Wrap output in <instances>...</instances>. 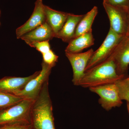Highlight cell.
I'll return each mask as SVG.
<instances>
[{
	"instance_id": "cell-1",
	"label": "cell",
	"mask_w": 129,
	"mask_h": 129,
	"mask_svg": "<svg viewBox=\"0 0 129 129\" xmlns=\"http://www.w3.org/2000/svg\"><path fill=\"white\" fill-rule=\"evenodd\" d=\"M30 119L33 129H56L48 80L44 83L39 95L34 101Z\"/></svg>"
},
{
	"instance_id": "cell-2",
	"label": "cell",
	"mask_w": 129,
	"mask_h": 129,
	"mask_svg": "<svg viewBox=\"0 0 129 129\" xmlns=\"http://www.w3.org/2000/svg\"><path fill=\"white\" fill-rule=\"evenodd\" d=\"M125 77V76L118 75L114 62L112 59L108 58L85 71L79 86L89 88L115 83Z\"/></svg>"
},
{
	"instance_id": "cell-3",
	"label": "cell",
	"mask_w": 129,
	"mask_h": 129,
	"mask_svg": "<svg viewBox=\"0 0 129 129\" xmlns=\"http://www.w3.org/2000/svg\"><path fill=\"white\" fill-rule=\"evenodd\" d=\"M34 101L23 99L17 104L0 111V126L17 122L30 123V111Z\"/></svg>"
},
{
	"instance_id": "cell-4",
	"label": "cell",
	"mask_w": 129,
	"mask_h": 129,
	"mask_svg": "<svg viewBox=\"0 0 129 129\" xmlns=\"http://www.w3.org/2000/svg\"><path fill=\"white\" fill-rule=\"evenodd\" d=\"M39 73L28 82L24 88L14 95L24 99L35 100L40 92L44 83L49 80L53 67L42 62Z\"/></svg>"
},
{
	"instance_id": "cell-5",
	"label": "cell",
	"mask_w": 129,
	"mask_h": 129,
	"mask_svg": "<svg viewBox=\"0 0 129 129\" xmlns=\"http://www.w3.org/2000/svg\"><path fill=\"white\" fill-rule=\"evenodd\" d=\"M124 36L118 34L109 29L108 34L101 45L94 51L86 66L85 72L108 58Z\"/></svg>"
},
{
	"instance_id": "cell-6",
	"label": "cell",
	"mask_w": 129,
	"mask_h": 129,
	"mask_svg": "<svg viewBox=\"0 0 129 129\" xmlns=\"http://www.w3.org/2000/svg\"><path fill=\"white\" fill-rule=\"evenodd\" d=\"M89 89L91 92L99 96L98 102L106 111H109L113 108L120 107L122 104V100L119 97L115 83L91 87Z\"/></svg>"
},
{
	"instance_id": "cell-7",
	"label": "cell",
	"mask_w": 129,
	"mask_h": 129,
	"mask_svg": "<svg viewBox=\"0 0 129 129\" xmlns=\"http://www.w3.org/2000/svg\"><path fill=\"white\" fill-rule=\"evenodd\" d=\"M110 23V28L118 34L126 35L128 22V10L103 3Z\"/></svg>"
},
{
	"instance_id": "cell-8",
	"label": "cell",
	"mask_w": 129,
	"mask_h": 129,
	"mask_svg": "<svg viewBox=\"0 0 129 129\" xmlns=\"http://www.w3.org/2000/svg\"><path fill=\"white\" fill-rule=\"evenodd\" d=\"M108 58L114 62L118 75L125 76L129 65V36L122 38Z\"/></svg>"
},
{
	"instance_id": "cell-9",
	"label": "cell",
	"mask_w": 129,
	"mask_h": 129,
	"mask_svg": "<svg viewBox=\"0 0 129 129\" xmlns=\"http://www.w3.org/2000/svg\"><path fill=\"white\" fill-rule=\"evenodd\" d=\"M94 52L92 49L83 53L65 52V55L73 68V75L72 81L74 85L78 86L85 73L86 66Z\"/></svg>"
},
{
	"instance_id": "cell-10",
	"label": "cell",
	"mask_w": 129,
	"mask_h": 129,
	"mask_svg": "<svg viewBox=\"0 0 129 129\" xmlns=\"http://www.w3.org/2000/svg\"><path fill=\"white\" fill-rule=\"evenodd\" d=\"M45 7L42 0L36 1L35 3L34 11L30 18L24 24L16 29L17 39H20L25 34L34 30L46 22Z\"/></svg>"
},
{
	"instance_id": "cell-11",
	"label": "cell",
	"mask_w": 129,
	"mask_h": 129,
	"mask_svg": "<svg viewBox=\"0 0 129 129\" xmlns=\"http://www.w3.org/2000/svg\"><path fill=\"white\" fill-rule=\"evenodd\" d=\"M37 71L30 76L25 77L6 76L0 79V92L14 95L24 88L26 84L39 73Z\"/></svg>"
},
{
	"instance_id": "cell-12",
	"label": "cell",
	"mask_w": 129,
	"mask_h": 129,
	"mask_svg": "<svg viewBox=\"0 0 129 129\" xmlns=\"http://www.w3.org/2000/svg\"><path fill=\"white\" fill-rule=\"evenodd\" d=\"M55 37V35L50 25L45 22L38 27L22 36L20 39L30 45L39 42L49 41Z\"/></svg>"
},
{
	"instance_id": "cell-13",
	"label": "cell",
	"mask_w": 129,
	"mask_h": 129,
	"mask_svg": "<svg viewBox=\"0 0 129 129\" xmlns=\"http://www.w3.org/2000/svg\"><path fill=\"white\" fill-rule=\"evenodd\" d=\"M84 16V14L75 15L69 13L64 25L55 37L61 39L64 42L69 43L74 39L77 25Z\"/></svg>"
},
{
	"instance_id": "cell-14",
	"label": "cell",
	"mask_w": 129,
	"mask_h": 129,
	"mask_svg": "<svg viewBox=\"0 0 129 129\" xmlns=\"http://www.w3.org/2000/svg\"><path fill=\"white\" fill-rule=\"evenodd\" d=\"M45 9L46 21L52 29L55 37L64 25L69 13L56 11L45 5Z\"/></svg>"
},
{
	"instance_id": "cell-15",
	"label": "cell",
	"mask_w": 129,
	"mask_h": 129,
	"mask_svg": "<svg viewBox=\"0 0 129 129\" xmlns=\"http://www.w3.org/2000/svg\"><path fill=\"white\" fill-rule=\"evenodd\" d=\"M94 41L92 32L80 35L69 42L65 49V52L80 53L84 49L94 45Z\"/></svg>"
},
{
	"instance_id": "cell-16",
	"label": "cell",
	"mask_w": 129,
	"mask_h": 129,
	"mask_svg": "<svg viewBox=\"0 0 129 129\" xmlns=\"http://www.w3.org/2000/svg\"><path fill=\"white\" fill-rule=\"evenodd\" d=\"M98 13V8L94 6L80 20L77 25L74 38L87 32H92V25L95 18Z\"/></svg>"
},
{
	"instance_id": "cell-17",
	"label": "cell",
	"mask_w": 129,
	"mask_h": 129,
	"mask_svg": "<svg viewBox=\"0 0 129 129\" xmlns=\"http://www.w3.org/2000/svg\"><path fill=\"white\" fill-rule=\"evenodd\" d=\"M23 99L15 95L0 92V111L17 104Z\"/></svg>"
},
{
	"instance_id": "cell-18",
	"label": "cell",
	"mask_w": 129,
	"mask_h": 129,
	"mask_svg": "<svg viewBox=\"0 0 129 129\" xmlns=\"http://www.w3.org/2000/svg\"><path fill=\"white\" fill-rule=\"evenodd\" d=\"M120 99L129 103V78L119 80L115 83Z\"/></svg>"
},
{
	"instance_id": "cell-19",
	"label": "cell",
	"mask_w": 129,
	"mask_h": 129,
	"mask_svg": "<svg viewBox=\"0 0 129 129\" xmlns=\"http://www.w3.org/2000/svg\"><path fill=\"white\" fill-rule=\"evenodd\" d=\"M0 129H33V127L29 122H17L0 126Z\"/></svg>"
},
{
	"instance_id": "cell-20",
	"label": "cell",
	"mask_w": 129,
	"mask_h": 129,
	"mask_svg": "<svg viewBox=\"0 0 129 129\" xmlns=\"http://www.w3.org/2000/svg\"><path fill=\"white\" fill-rule=\"evenodd\" d=\"M42 55L43 62L52 67H55L57 62L58 57L53 51L51 49L48 52L42 54Z\"/></svg>"
},
{
	"instance_id": "cell-21",
	"label": "cell",
	"mask_w": 129,
	"mask_h": 129,
	"mask_svg": "<svg viewBox=\"0 0 129 129\" xmlns=\"http://www.w3.org/2000/svg\"><path fill=\"white\" fill-rule=\"evenodd\" d=\"M49 41H46L36 42L30 45V46L35 48L42 54L48 52L51 50Z\"/></svg>"
},
{
	"instance_id": "cell-22",
	"label": "cell",
	"mask_w": 129,
	"mask_h": 129,
	"mask_svg": "<svg viewBox=\"0 0 129 129\" xmlns=\"http://www.w3.org/2000/svg\"><path fill=\"white\" fill-rule=\"evenodd\" d=\"M103 2L108 5L122 8L127 10L129 8V0H103Z\"/></svg>"
},
{
	"instance_id": "cell-23",
	"label": "cell",
	"mask_w": 129,
	"mask_h": 129,
	"mask_svg": "<svg viewBox=\"0 0 129 129\" xmlns=\"http://www.w3.org/2000/svg\"><path fill=\"white\" fill-rule=\"evenodd\" d=\"M127 14H128V22H127V29L126 35L129 36V8L128 10Z\"/></svg>"
},
{
	"instance_id": "cell-24",
	"label": "cell",
	"mask_w": 129,
	"mask_h": 129,
	"mask_svg": "<svg viewBox=\"0 0 129 129\" xmlns=\"http://www.w3.org/2000/svg\"><path fill=\"white\" fill-rule=\"evenodd\" d=\"M127 108L129 114V103H127Z\"/></svg>"
},
{
	"instance_id": "cell-25",
	"label": "cell",
	"mask_w": 129,
	"mask_h": 129,
	"mask_svg": "<svg viewBox=\"0 0 129 129\" xmlns=\"http://www.w3.org/2000/svg\"><path fill=\"white\" fill-rule=\"evenodd\" d=\"M1 11H0V16H1Z\"/></svg>"
},
{
	"instance_id": "cell-26",
	"label": "cell",
	"mask_w": 129,
	"mask_h": 129,
	"mask_svg": "<svg viewBox=\"0 0 129 129\" xmlns=\"http://www.w3.org/2000/svg\"><path fill=\"white\" fill-rule=\"evenodd\" d=\"M0 25H1V23H0Z\"/></svg>"
},
{
	"instance_id": "cell-27",
	"label": "cell",
	"mask_w": 129,
	"mask_h": 129,
	"mask_svg": "<svg viewBox=\"0 0 129 129\" xmlns=\"http://www.w3.org/2000/svg\"></svg>"
}]
</instances>
